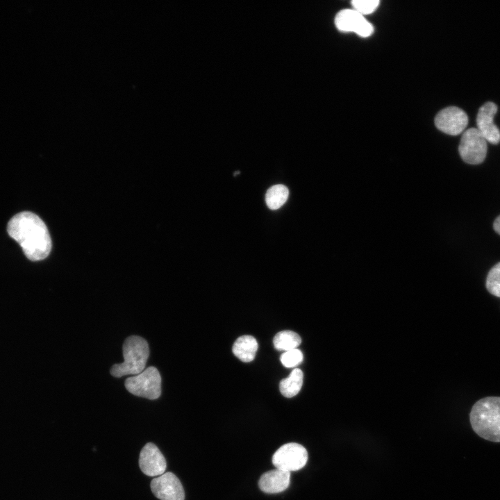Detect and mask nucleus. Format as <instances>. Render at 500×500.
Listing matches in <instances>:
<instances>
[{
	"instance_id": "obj_1",
	"label": "nucleus",
	"mask_w": 500,
	"mask_h": 500,
	"mask_svg": "<svg viewBox=\"0 0 500 500\" xmlns=\"http://www.w3.org/2000/svg\"><path fill=\"white\" fill-rule=\"evenodd\" d=\"M7 231L29 260H41L49 256L51 237L46 224L37 215L28 211L16 214L9 220Z\"/></svg>"
},
{
	"instance_id": "obj_2",
	"label": "nucleus",
	"mask_w": 500,
	"mask_h": 500,
	"mask_svg": "<svg viewBox=\"0 0 500 500\" xmlns=\"http://www.w3.org/2000/svg\"><path fill=\"white\" fill-rule=\"evenodd\" d=\"M469 419L472 429L479 437L500 442V397H488L476 401Z\"/></svg>"
},
{
	"instance_id": "obj_3",
	"label": "nucleus",
	"mask_w": 500,
	"mask_h": 500,
	"mask_svg": "<svg viewBox=\"0 0 500 500\" xmlns=\"http://www.w3.org/2000/svg\"><path fill=\"white\" fill-rule=\"evenodd\" d=\"M124 362L115 364L110 369V374L115 377L125 375H137L145 369L149 356V344L146 340L131 335L126 339L123 344Z\"/></svg>"
},
{
	"instance_id": "obj_4",
	"label": "nucleus",
	"mask_w": 500,
	"mask_h": 500,
	"mask_svg": "<svg viewBox=\"0 0 500 500\" xmlns=\"http://www.w3.org/2000/svg\"><path fill=\"white\" fill-rule=\"evenodd\" d=\"M125 387L133 395L156 399L161 394V376L156 367H149L139 374L126 378Z\"/></svg>"
},
{
	"instance_id": "obj_5",
	"label": "nucleus",
	"mask_w": 500,
	"mask_h": 500,
	"mask_svg": "<svg viewBox=\"0 0 500 500\" xmlns=\"http://www.w3.org/2000/svg\"><path fill=\"white\" fill-rule=\"evenodd\" d=\"M487 150V141L476 128H470L462 133L458 151L465 162L481 164L486 157Z\"/></svg>"
},
{
	"instance_id": "obj_6",
	"label": "nucleus",
	"mask_w": 500,
	"mask_h": 500,
	"mask_svg": "<svg viewBox=\"0 0 500 500\" xmlns=\"http://www.w3.org/2000/svg\"><path fill=\"white\" fill-rule=\"evenodd\" d=\"M307 460L308 452L305 447L294 442L283 444L272 457V463L276 469L288 472L302 469Z\"/></svg>"
},
{
	"instance_id": "obj_7",
	"label": "nucleus",
	"mask_w": 500,
	"mask_h": 500,
	"mask_svg": "<svg viewBox=\"0 0 500 500\" xmlns=\"http://www.w3.org/2000/svg\"><path fill=\"white\" fill-rule=\"evenodd\" d=\"M335 24L340 31L354 32L362 38L369 37L374 31L373 26L354 9H344L338 12Z\"/></svg>"
},
{
	"instance_id": "obj_8",
	"label": "nucleus",
	"mask_w": 500,
	"mask_h": 500,
	"mask_svg": "<svg viewBox=\"0 0 500 500\" xmlns=\"http://www.w3.org/2000/svg\"><path fill=\"white\" fill-rule=\"evenodd\" d=\"M153 495L160 500H184L185 492L178 477L172 472H165L151 481Z\"/></svg>"
},
{
	"instance_id": "obj_9",
	"label": "nucleus",
	"mask_w": 500,
	"mask_h": 500,
	"mask_svg": "<svg viewBox=\"0 0 500 500\" xmlns=\"http://www.w3.org/2000/svg\"><path fill=\"white\" fill-rule=\"evenodd\" d=\"M468 117L460 108L449 106L441 110L435 117V124L442 132L456 135L467 127Z\"/></svg>"
},
{
	"instance_id": "obj_10",
	"label": "nucleus",
	"mask_w": 500,
	"mask_h": 500,
	"mask_svg": "<svg viewBox=\"0 0 500 500\" xmlns=\"http://www.w3.org/2000/svg\"><path fill=\"white\" fill-rule=\"evenodd\" d=\"M139 466L147 476H161L167 467L166 460L159 449L152 442L147 443L142 449Z\"/></svg>"
},
{
	"instance_id": "obj_11",
	"label": "nucleus",
	"mask_w": 500,
	"mask_h": 500,
	"mask_svg": "<svg viewBox=\"0 0 500 500\" xmlns=\"http://www.w3.org/2000/svg\"><path fill=\"white\" fill-rule=\"evenodd\" d=\"M497 112V105L489 101L479 108L476 117L477 130L487 142L493 144L500 142V131L494 123Z\"/></svg>"
},
{
	"instance_id": "obj_12",
	"label": "nucleus",
	"mask_w": 500,
	"mask_h": 500,
	"mask_svg": "<svg viewBox=\"0 0 500 500\" xmlns=\"http://www.w3.org/2000/svg\"><path fill=\"white\" fill-rule=\"evenodd\" d=\"M290 482V472L275 469L260 476L258 486L265 493L276 494L285 490L289 487Z\"/></svg>"
},
{
	"instance_id": "obj_13",
	"label": "nucleus",
	"mask_w": 500,
	"mask_h": 500,
	"mask_svg": "<svg viewBox=\"0 0 500 500\" xmlns=\"http://www.w3.org/2000/svg\"><path fill=\"white\" fill-rule=\"evenodd\" d=\"M233 353L242 362L252 361L258 349V342L255 338L245 335L239 337L233 345Z\"/></svg>"
},
{
	"instance_id": "obj_14",
	"label": "nucleus",
	"mask_w": 500,
	"mask_h": 500,
	"mask_svg": "<svg viewBox=\"0 0 500 500\" xmlns=\"http://www.w3.org/2000/svg\"><path fill=\"white\" fill-rule=\"evenodd\" d=\"M303 379L302 371L299 368L294 369L287 378L281 381L279 389L281 394L287 398L297 395L302 387Z\"/></svg>"
},
{
	"instance_id": "obj_15",
	"label": "nucleus",
	"mask_w": 500,
	"mask_h": 500,
	"mask_svg": "<svg viewBox=\"0 0 500 500\" xmlns=\"http://www.w3.org/2000/svg\"><path fill=\"white\" fill-rule=\"evenodd\" d=\"M301 342L300 336L292 331H282L276 334L273 343L279 351H288L297 349Z\"/></svg>"
},
{
	"instance_id": "obj_16",
	"label": "nucleus",
	"mask_w": 500,
	"mask_h": 500,
	"mask_svg": "<svg viewBox=\"0 0 500 500\" xmlns=\"http://www.w3.org/2000/svg\"><path fill=\"white\" fill-rule=\"evenodd\" d=\"M289 191L286 186L278 184L269 188L266 192L265 201L271 210L281 208L287 201Z\"/></svg>"
},
{
	"instance_id": "obj_17",
	"label": "nucleus",
	"mask_w": 500,
	"mask_h": 500,
	"mask_svg": "<svg viewBox=\"0 0 500 500\" xmlns=\"http://www.w3.org/2000/svg\"><path fill=\"white\" fill-rule=\"evenodd\" d=\"M485 286L490 294L500 297V262L490 270L487 276Z\"/></svg>"
},
{
	"instance_id": "obj_18",
	"label": "nucleus",
	"mask_w": 500,
	"mask_h": 500,
	"mask_svg": "<svg viewBox=\"0 0 500 500\" xmlns=\"http://www.w3.org/2000/svg\"><path fill=\"white\" fill-rule=\"evenodd\" d=\"M303 353L298 349L285 351L281 356V362L285 367H294L303 361Z\"/></svg>"
},
{
	"instance_id": "obj_19",
	"label": "nucleus",
	"mask_w": 500,
	"mask_h": 500,
	"mask_svg": "<svg viewBox=\"0 0 500 500\" xmlns=\"http://www.w3.org/2000/svg\"><path fill=\"white\" fill-rule=\"evenodd\" d=\"M378 0H353L351 4L354 10L361 15H369L372 13L378 6Z\"/></svg>"
},
{
	"instance_id": "obj_20",
	"label": "nucleus",
	"mask_w": 500,
	"mask_h": 500,
	"mask_svg": "<svg viewBox=\"0 0 500 500\" xmlns=\"http://www.w3.org/2000/svg\"><path fill=\"white\" fill-rule=\"evenodd\" d=\"M494 230L500 235V215L498 216L493 224Z\"/></svg>"
}]
</instances>
